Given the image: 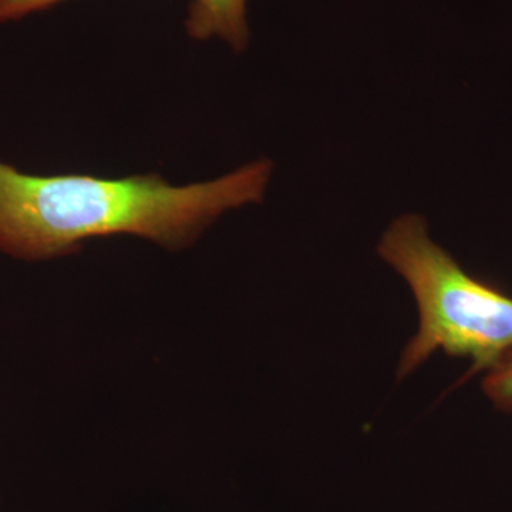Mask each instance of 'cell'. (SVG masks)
<instances>
[{"label":"cell","instance_id":"1","mask_svg":"<svg viewBox=\"0 0 512 512\" xmlns=\"http://www.w3.org/2000/svg\"><path fill=\"white\" fill-rule=\"evenodd\" d=\"M271 174V161L258 160L217 180L175 187L158 174L32 175L0 161V252L43 261L116 234L178 251L224 212L264 200Z\"/></svg>","mask_w":512,"mask_h":512},{"label":"cell","instance_id":"5","mask_svg":"<svg viewBox=\"0 0 512 512\" xmlns=\"http://www.w3.org/2000/svg\"><path fill=\"white\" fill-rule=\"evenodd\" d=\"M62 2L66 0H0V25L53 8Z\"/></svg>","mask_w":512,"mask_h":512},{"label":"cell","instance_id":"4","mask_svg":"<svg viewBox=\"0 0 512 512\" xmlns=\"http://www.w3.org/2000/svg\"><path fill=\"white\" fill-rule=\"evenodd\" d=\"M483 390L497 409L512 413V350L487 370Z\"/></svg>","mask_w":512,"mask_h":512},{"label":"cell","instance_id":"3","mask_svg":"<svg viewBox=\"0 0 512 512\" xmlns=\"http://www.w3.org/2000/svg\"><path fill=\"white\" fill-rule=\"evenodd\" d=\"M185 30L195 40L220 37L237 53L249 45L247 0H191Z\"/></svg>","mask_w":512,"mask_h":512},{"label":"cell","instance_id":"2","mask_svg":"<svg viewBox=\"0 0 512 512\" xmlns=\"http://www.w3.org/2000/svg\"><path fill=\"white\" fill-rule=\"evenodd\" d=\"M377 252L409 284L419 308V329L403 350L400 377L439 350L470 359L471 375L487 372L512 350L511 296L461 268L431 241L423 217L397 218Z\"/></svg>","mask_w":512,"mask_h":512}]
</instances>
